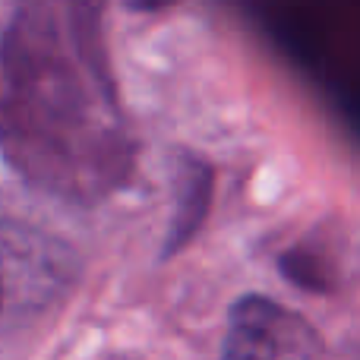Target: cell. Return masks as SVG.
Here are the masks:
<instances>
[{
	"label": "cell",
	"mask_w": 360,
	"mask_h": 360,
	"mask_svg": "<svg viewBox=\"0 0 360 360\" xmlns=\"http://www.w3.org/2000/svg\"><path fill=\"white\" fill-rule=\"evenodd\" d=\"M0 149L41 190L92 199L124 171V130L86 6L29 4L0 41Z\"/></svg>",
	"instance_id": "6da1fadb"
},
{
	"label": "cell",
	"mask_w": 360,
	"mask_h": 360,
	"mask_svg": "<svg viewBox=\"0 0 360 360\" xmlns=\"http://www.w3.org/2000/svg\"><path fill=\"white\" fill-rule=\"evenodd\" d=\"M73 253L25 224H0V326L22 323L67 294Z\"/></svg>",
	"instance_id": "7a4b0ae2"
},
{
	"label": "cell",
	"mask_w": 360,
	"mask_h": 360,
	"mask_svg": "<svg viewBox=\"0 0 360 360\" xmlns=\"http://www.w3.org/2000/svg\"><path fill=\"white\" fill-rule=\"evenodd\" d=\"M221 360H326V345L304 313L269 294H243L228 310Z\"/></svg>",
	"instance_id": "3957f363"
},
{
	"label": "cell",
	"mask_w": 360,
	"mask_h": 360,
	"mask_svg": "<svg viewBox=\"0 0 360 360\" xmlns=\"http://www.w3.org/2000/svg\"><path fill=\"white\" fill-rule=\"evenodd\" d=\"M177 212L171 221V237H168V253L177 247H184L196 228L202 224L205 209H209V190H212V174L202 162L186 158L184 168L177 174Z\"/></svg>",
	"instance_id": "277c9868"
},
{
	"label": "cell",
	"mask_w": 360,
	"mask_h": 360,
	"mask_svg": "<svg viewBox=\"0 0 360 360\" xmlns=\"http://www.w3.org/2000/svg\"><path fill=\"white\" fill-rule=\"evenodd\" d=\"M114 360H136V357H114Z\"/></svg>",
	"instance_id": "5b68a950"
}]
</instances>
